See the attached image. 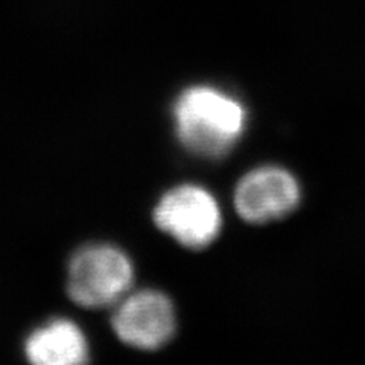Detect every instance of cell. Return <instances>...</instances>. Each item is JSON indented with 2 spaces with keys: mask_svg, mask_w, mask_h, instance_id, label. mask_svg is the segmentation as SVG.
<instances>
[{
  "mask_svg": "<svg viewBox=\"0 0 365 365\" xmlns=\"http://www.w3.org/2000/svg\"><path fill=\"white\" fill-rule=\"evenodd\" d=\"M173 114L180 143L192 154L209 158L225 155L247 127L242 102L213 86H192L181 91Z\"/></svg>",
  "mask_w": 365,
  "mask_h": 365,
  "instance_id": "6da1fadb",
  "label": "cell"
},
{
  "mask_svg": "<svg viewBox=\"0 0 365 365\" xmlns=\"http://www.w3.org/2000/svg\"><path fill=\"white\" fill-rule=\"evenodd\" d=\"M133 280V262L122 250L107 244L87 245L68 264L67 294L78 306L99 309L120 302Z\"/></svg>",
  "mask_w": 365,
  "mask_h": 365,
  "instance_id": "7a4b0ae2",
  "label": "cell"
},
{
  "mask_svg": "<svg viewBox=\"0 0 365 365\" xmlns=\"http://www.w3.org/2000/svg\"><path fill=\"white\" fill-rule=\"evenodd\" d=\"M154 222L182 247L201 250L220 236L222 213L207 189L181 185L160 198L154 209Z\"/></svg>",
  "mask_w": 365,
  "mask_h": 365,
  "instance_id": "3957f363",
  "label": "cell"
},
{
  "mask_svg": "<svg viewBox=\"0 0 365 365\" xmlns=\"http://www.w3.org/2000/svg\"><path fill=\"white\" fill-rule=\"evenodd\" d=\"M111 324L125 344L140 350H157L174 336L177 315L166 294L143 289L123 297L113 314Z\"/></svg>",
  "mask_w": 365,
  "mask_h": 365,
  "instance_id": "277c9868",
  "label": "cell"
},
{
  "mask_svg": "<svg viewBox=\"0 0 365 365\" xmlns=\"http://www.w3.org/2000/svg\"><path fill=\"white\" fill-rule=\"evenodd\" d=\"M302 198L299 181L280 166L250 170L235 189V209L251 224H267L288 216Z\"/></svg>",
  "mask_w": 365,
  "mask_h": 365,
  "instance_id": "5b68a950",
  "label": "cell"
},
{
  "mask_svg": "<svg viewBox=\"0 0 365 365\" xmlns=\"http://www.w3.org/2000/svg\"><path fill=\"white\" fill-rule=\"evenodd\" d=\"M25 355L37 365H78L88 361V344L71 319H53L26 338Z\"/></svg>",
  "mask_w": 365,
  "mask_h": 365,
  "instance_id": "8992f818",
  "label": "cell"
}]
</instances>
